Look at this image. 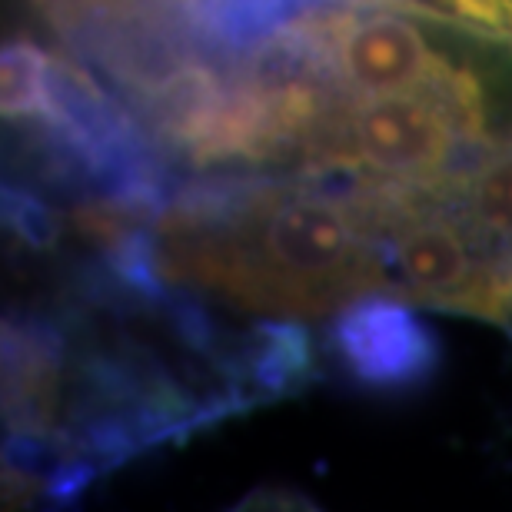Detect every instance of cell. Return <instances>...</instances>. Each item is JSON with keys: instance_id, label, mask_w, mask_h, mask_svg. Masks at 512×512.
<instances>
[{"instance_id": "obj_1", "label": "cell", "mask_w": 512, "mask_h": 512, "mask_svg": "<svg viewBox=\"0 0 512 512\" xmlns=\"http://www.w3.org/2000/svg\"><path fill=\"white\" fill-rule=\"evenodd\" d=\"M163 280L203 286L253 313L323 316L383 293L360 187L200 180L157 223Z\"/></svg>"}, {"instance_id": "obj_2", "label": "cell", "mask_w": 512, "mask_h": 512, "mask_svg": "<svg viewBox=\"0 0 512 512\" xmlns=\"http://www.w3.org/2000/svg\"><path fill=\"white\" fill-rule=\"evenodd\" d=\"M466 147L476 140L466 110L439 87L350 94L330 127L306 153L310 173H350L353 180H383L403 187H436L466 170Z\"/></svg>"}, {"instance_id": "obj_3", "label": "cell", "mask_w": 512, "mask_h": 512, "mask_svg": "<svg viewBox=\"0 0 512 512\" xmlns=\"http://www.w3.org/2000/svg\"><path fill=\"white\" fill-rule=\"evenodd\" d=\"M330 346L363 386L413 389L436 373L433 330L399 296H360L333 320Z\"/></svg>"}, {"instance_id": "obj_4", "label": "cell", "mask_w": 512, "mask_h": 512, "mask_svg": "<svg viewBox=\"0 0 512 512\" xmlns=\"http://www.w3.org/2000/svg\"><path fill=\"white\" fill-rule=\"evenodd\" d=\"M433 190L456 213L479 253L512 276V140L479 153L466 170Z\"/></svg>"}, {"instance_id": "obj_5", "label": "cell", "mask_w": 512, "mask_h": 512, "mask_svg": "<svg viewBox=\"0 0 512 512\" xmlns=\"http://www.w3.org/2000/svg\"><path fill=\"white\" fill-rule=\"evenodd\" d=\"M243 366L256 393L283 396L310 373V340L293 323H260L243 353Z\"/></svg>"}, {"instance_id": "obj_6", "label": "cell", "mask_w": 512, "mask_h": 512, "mask_svg": "<svg viewBox=\"0 0 512 512\" xmlns=\"http://www.w3.org/2000/svg\"><path fill=\"white\" fill-rule=\"evenodd\" d=\"M50 57L30 40H7L4 47V117L37 120L47 107Z\"/></svg>"}, {"instance_id": "obj_7", "label": "cell", "mask_w": 512, "mask_h": 512, "mask_svg": "<svg viewBox=\"0 0 512 512\" xmlns=\"http://www.w3.org/2000/svg\"><path fill=\"white\" fill-rule=\"evenodd\" d=\"M4 223L30 250H54L60 240L57 213L34 190L17 187V183H4Z\"/></svg>"}]
</instances>
